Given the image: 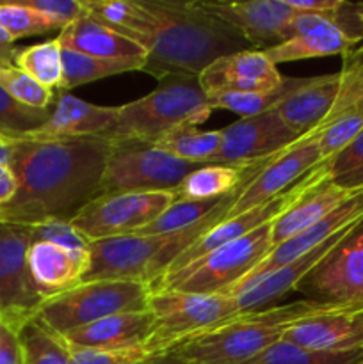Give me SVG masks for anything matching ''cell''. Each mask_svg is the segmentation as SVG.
Listing matches in <instances>:
<instances>
[{
  "instance_id": "obj_1",
  "label": "cell",
  "mask_w": 363,
  "mask_h": 364,
  "mask_svg": "<svg viewBox=\"0 0 363 364\" xmlns=\"http://www.w3.org/2000/svg\"><path fill=\"white\" fill-rule=\"evenodd\" d=\"M9 167L18 192L0 206V223L34 226L71 220L100 194L109 142L102 137L31 141L13 139Z\"/></svg>"
},
{
  "instance_id": "obj_2",
  "label": "cell",
  "mask_w": 363,
  "mask_h": 364,
  "mask_svg": "<svg viewBox=\"0 0 363 364\" xmlns=\"http://www.w3.org/2000/svg\"><path fill=\"white\" fill-rule=\"evenodd\" d=\"M141 4L155 18L142 71L157 80L199 77L219 57L248 50L249 45L237 31L206 13L199 2L141 0Z\"/></svg>"
},
{
  "instance_id": "obj_3",
  "label": "cell",
  "mask_w": 363,
  "mask_h": 364,
  "mask_svg": "<svg viewBox=\"0 0 363 364\" xmlns=\"http://www.w3.org/2000/svg\"><path fill=\"white\" fill-rule=\"evenodd\" d=\"M337 302L302 299L281 306H269L258 311L238 315L219 323L167 354L189 364H248L281 341L295 323L330 311Z\"/></svg>"
},
{
  "instance_id": "obj_4",
  "label": "cell",
  "mask_w": 363,
  "mask_h": 364,
  "mask_svg": "<svg viewBox=\"0 0 363 364\" xmlns=\"http://www.w3.org/2000/svg\"><path fill=\"white\" fill-rule=\"evenodd\" d=\"M241 188L228 194L209 217L187 230L166 235H128L93 242L89 244V270L82 283L110 279L152 284L196 238L224 219Z\"/></svg>"
},
{
  "instance_id": "obj_5",
  "label": "cell",
  "mask_w": 363,
  "mask_h": 364,
  "mask_svg": "<svg viewBox=\"0 0 363 364\" xmlns=\"http://www.w3.org/2000/svg\"><path fill=\"white\" fill-rule=\"evenodd\" d=\"M212 112L198 77H166L152 92L117 107L116 123L102 139L153 146L177 128L205 123Z\"/></svg>"
},
{
  "instance_id": "obj_6",
  "label": "cell",
  "mask_w": 363,
  "mask_h": 364,
  "mask_svg": "<svg viewBox=\"0 0 363 364\" xmlns=\"http://www.w3.org/2000/svg\"><path fill=\"white\" fill-rule=\"evenodd\" d=\"M273 223L214 249L182 269L167 270L149 284V290L226 295L273 251Z\"/></svg>"
},
{
  "instance_id": "obj_7",
  "label": "cell",
  "mask_w": 363,
  "mask_h": 364,
  "mask_svg": "<svg viewBox=\"0 0 363 364\" xmlns=\"http://www.w3.org/2000/svg\"><path fill=\"white\" fill-rule=\"evenodd\" d=\"M149 295V284L139 281H88L46 299L34 318L63 336L107 316L148 311Z\"/></svg>"
},
{
  "instance_id": "obj_8",
  "label": "cell",
  "mask_w": 363,
  "mask_h": 364,
  "mask_svg": "<svg viewBox=\"0 0 363 364\" xmlns=\"http://www.w3.org/2000/svg\"><path fill=\"white\" fill-rule=\"evenodd\" d=\"M148 311L153 315L152 336L144 345L149 355L167 354L184 341L238 316L231 295L178 290L152 291Z\"/></svg>"
},
{
  "instance_id": "obj_9",
  "label": "cell",
  "mask_w": 363,
  "mask_h": 364,
  "mask_svg": "<svg viewBox=\"0 0 363 364\" xmlns=\"http://www.w3.org/2000/svg\"><path fill=\"white\" fill-rule=\"evenodd\" d=\"M198 167L201 166L174 159L152 144L116 142L109 144L98 196L177 191Z\"/></svg>"
},
{
  "instance_id": "obj_10",
  "label": "cell",
  "mask_w": 363,
  "mask_h": 364,
  "mask_svg": "<svg viewBox=\"0 0 363 364\" xmlns=\"http://www.w3.org/2000/svg\"><path fill=\"white\" fill-rule=\"evenodd\" d=\"M177 199L174 191L102 194L89 201L70 224L89 244L128 237L148 226Z\"/></svg>"
},
{
  "instance_id": "obj_11",
  "label": "cell",
  "mask_w": 363,
  "mask_h": 364,
  "mask_svg": "<svg viewBox=\"0 0 363 364\" xmlns=\"http://www.w3.org/2000/svg\"><path fill=\"white\" fill-rule=\"evenodd\" d=\"M319 137L320 127H317L315 130L299 137L287 149L267 160L262 169L238 191L224 219L265 205L320 166L324 160L320 155Z\"/></svg>"
},
{
  "instance_id": "obj_12",
  "label": "cell",
  "mask_w": 363,
  "mask_h": 364,
  "mask_svg": "<svg viewBox=\"0 0 363 364\" xmlns=\"http://www.w3.org/2000/svg\"><path fill=\"white\" fill-rule=\"evenodd\" d=\"M28 226L0 223V318L21 329L45 302L27 269Z\"/></svg>"
},
{
  "instance_id": "obj_13",
  "label": "cell",
  "mask_w": 363,
  "mask_h": 364,
  "mask_svg": "<svg viewBox=\"0 0 363 364\" xmlns=\"http://www.w3.org/2000/svg\"><path fill=\"white\" fill-rule=\"evenodd\" d=\"M326 174V164L322 162L320 166H317L315 169L310 171L302 180H299L298 183L292 185L287 192H283V194L278 196V198L270 199L265 205L248 210V212L241 213V215L223 219L221 223H217L216 226L206 230L201 237L196 238V240L192 242V244L189 245L173 263H171V267L167 270L182 269V267L189 265V263H192L194 259L209 255L214 249L223 247V245L230 244V242L238 240V238L253 233L255 230L262 228L263 224L273 223V220L276 219V217H280L285 210H288L295 201H299L313 185L319 183Z\"/></svg>"
},
{
  "instance_id": "obj_14",
  "label": "cell",
  "mask_w": 363,
  "mask_h": 364,
  "mask_svg": "<svg viewBox=\"0 0 363 364\" xmlns=\"http://www.w3.org/2000/svg\"><path fill=\"white\" fill-rule=\"evenodd\" d=\"M338 14L327 16L294 11V16L285 27L283 39L263 52L276 66L315 57L344 55L363 36L351 34L340 23Z\"/></svg>"
},
{
  "instance_id": "obj_15",
  "label": "cell",
  "mask_w": 363,
  "mask_h": 364,
  "mask_svg": "<svg viewBox=\"0 0 363 364\" xmlns=\"http://www.w3.org/2000/svg\"><path fill=\"white\" fill-rule=\"evenodd\" d=\"M310 301L363 302V220L299 284Z\"/></svg>"
},
{
  "instance_id": "obj_16",
  "label": "cell",
  "mask_w": 363,
  "mask_h": 364,
  "mask_svg": "<svg viewBox=\"0 0 363 364\" xmlns=\"http://www.w3.org/2000/svg\"><path fill=\"white\" fill-rule=\"evenodd\" d=\"M340 89L335 105L320 124V155L330 160L363 130V38L344 53Z\"/></svg>"
},
{
  "instance_id": "obj_17",
  "label": "cell",
  "mask_w": 363,
  "mask_h": 364,
  "mask_svg": "<svg viewBox=\"0 0 363 364\" xmlns=\"http://www.w3.org/2000/svg\"><path fill=\"white\" fill-rule=\"evenodd\" d=\"M298 139V135L288 130L273 110L258 116L241 117L223 128V146L214 164L249 166L260 160L273 159Z\"/></svg>"
},
{
  "instance_id": "obj_18",
  "label": "cell",
  "mask_w": 363,
  "mask_h": 364,
  "mask_svg": "<svg viewBox=\"0 0 363 364\" xmlns=\"http://www.w3.org/2000/svg\"><path fill=\"white\" fill-rule=\"evenodd\" d=\"M363 220V191L356 192L352 198H349L347 201L342 203L338 208H335L333 212L327 213L324 219H320L319 223H315L313 226H310L308 230L301 231L295 237L288 238L287 242L280 244L278 247H274L269 255L265 256L263 262H260L241 283L235 284L226 295H233L235 291L241 290V288L248 287L253 281L260 279L265 274L278 270L280 267L287 265L292 259H295L298 256L305 255V252L312 251L317 245L324 244V242L331 240V238L338 237L342 233H347L352 228L358 226Z\"/></svg>"
},
{
  "instance_id": "obj_19",
  "label": "cell",
  "mask_w": 363,
  "mask_h": 364,
  "mask_svg": "<svg viewBox=\"0 0 363 364\" xmlns=\"http://www.w3.org/2000/svg\"><path fill=\"white\" fill-rule=\"evenodd\" d=\"M281 340L315 352L363 348V302H337L330 311L295 323Z\"/></svg>"
},
{
  "instance_id": "obj_20",
  "label": "cell",
  "mask_w": 363,
  "mask_h": 364,
  "mask_svg": "<svg viewBox=\"0 0 363 364\" xmlns=\"http://www.w3.org/2000/svg\"><path fill=\"white\" fill-rule=\"evenodd\" d=\"M199 6L237 31L249 46L265 50L283 39V32L294 11L285 0H246V2H216L199 0Z\"/></svg>"
},
{
  "instance_id": "obj_21",
  "label": "cell",
  "mask_w": 363,
  "mask_h": 364,
  "mask_svg": "<svg viewBox=\"0 0 363 364\" xmlns=\"http://www.w3.org/2000/svg\"><path fill=\"white\" fill-rule=\"evenodd\" d=\"M206 96L216 92H267L285 80L263 50H241L214 60L198 77Z\"/></svg>"
},
{
  "instance_id": "obj_22",
  "label": "cell",
  "mask_w": 363,
  "mask_h": 364,
  "mask_svg": "<svg viewBox=\"0 0 363 364\" xmlns=\"http://www.w3.org/2000/svg\"><path fill=\"white\" fill-rule=\"evenodd\" d=\"M117 107H103L77 98L70 92H59L50 116L38 130L20 139L31 141H64V139L103 137L114 127Z\"/></svg>"
},
{
  "instance_id": "obj_23",
  "label": "cell",
  "mask_w": 363,
  "mask_h": 364,
  "mask_svg": "<svg viewBox=\"0 0 363 364\" xmlns=\"http://www.w3.org/2000/svg\"><path fill=\"white\" fill-rule=\"evenodd\" d=\"M340 89V71L320 77L295 78V84L273 109L288 130L298 137L324 123Z\"/></svg>"
},
{
  "instance_id": "obj_24",
  "label": "cell",
  "mask_w": 363,
  "mask_h": 364,
  "mask_svg": "<svg viewBox=\"0 0 363 364\" xmlns=\"http://www.w3.org/2000/svg\"><path fill=\"white\" fill-rule=\"evenodd\" d=\"M89 262V249L73 251L52 242H32L27 251L28 274L45 301L80 284Z\"/></svg>"
},
{
  "instance_id": "obj_25",
  "label": "cell",
  "mask_w": 363,
  "mask_h": 364,
  "mask_svg": "<svg viewBox=\"0 0 363 364\" xmlns=\"http://www.w3.org/2000/svg\"><path fill=\"white\" fill-rule=\"evenodd\" d=\"M153 331V315L149 311L121 313L96 320L89 326L78 327L63 334L68 345L103 350L144 347Z\"/></svg>"
},
{
  "instance_id": "obj_26",
  "label": "cell",
  "mask_w": 363,
  "mask_h": 364,
  "mask_svg": "<svg viewBox=\"0 0 363 364\" xmlns=\"http://www.w3.org/2000/svg\"><path fill=\"white\" fill-rule=\"evenodd\" d=\"M57 41L63 50H73L100 59H146L148 55L144 46L100 23L88 13L60 28Z\"/></svg>"
},
{
  "instance_id": "obj_27",
  "label": "cell",
  "mask_w": 363,
  "mask_h": 364,
  "mask_svg": "<svg viewBox=\"0 0 363 364\" xmlns=\"http://www.w3.org/2000/svg\"><path fill=\"white\" fill-rule=\"evenodd\" d=\"M359 191H345L326 176L273 223V249L308 230Z\"/></svg>"
},
{
  "instance_id": "obj_28",
  "label": "cell",
  "mask_w": 363,
  "mask_h": 364,
  "mask_svg": "<svg viewBox=\"0 0 363 364\" xmlns=\"http://www.w3.org/2000/svg\"><path fill=\"white\" fill-rule=\"evenodd\" d=\"M269 159L249 166H226V164H206L192 171L177 187V198L185 201H205L217 199L235 192L248 183Z\"/></svg>"
},
{
  "instance_id": "obj_29",
  "label": "cell",
  "mask_w": 363,
  "mask_h": 364,
  "mask_svg": "<svg viewBox=\"0 0 363 364\" xmlns=\"http://www.w3.org/2000/svg\"><path fill=\"white\" fill-rule=\"evenodd\" d=\"M85 13L112 31L134 39L146 48L149 36L155 31V18L141 4L130 0H82ZM148 52V50H146Z\"/></svg>"
},
{
  "instance_id": "obj_30",
  "label": "cell",
  "mask_w": 363,
  "mask_h": 364,
  "mask_svg": "<svg viewBox=\"0 0 363 364\" xmlns=\"http://www.w3.org/2000/svg\"><path fill=\"white\" fill-rule=\"evenodd\" d=\"M144 63L146 59H100L73 50H63V82L59 92H68L70 89L100 78L114 77L128 71H142Z\"/></svg>"
},
{
  "instance_id": "obj_31",
  "label": "cell",
  "mask_w": 363,
  "mask_h": 364,
  "mask_svg": "<svg viewBox=\"0 0 363 364\" xmlns=\"http://www.w3.org/2000/svg\"><path fill=\"white\" fill-rule=\"evenodd\" d=\"M153 146L184 162L206 166L214 164L223 146V128L199 132L194 127H180L164 135Z\"/></svg>"
},
{
  "instance_id": "obj_32",
  "label": "cell",
  "mask_w": 363,
  "mask_h": 364,
  "mask_svg": "<svg viewBox=\"0 0 363 364\" xmlns=\"http://www.w3.org/2000/svg\"><path fill=\"white\" fill-rule=\"evenodd\" d=\"M11 63L45 87L59 91L63 82V48L57 38L13 50Z\"/></svg>"
},
{
  "instance_id": "obj_33",
  "label": "cell",
  "mask_w": 363,
  "mask_h": 364,
  "mask_svg": "<svg viewBox=\"0 0 363 364\" xmlns=\"http://www.w3.org/2000/svg\"><path fill=\"white\" fill-rule=\"evenodd\" d=\"M20 343L23 364H70L66 341L34 316L21 326Z\"/></svg>"
},
{
  "instance_id": "obj_34",
  "label": "cell",
  "mask_w": 363,
  "mask_h": 364,
  "mask_svg": "<svg viewBox=\"0 0 363 364\" xmlns=\"http://www.w3.org/2000/svg\"><path fill=\"white\" fill-rule=\"evenodd\" d=\"M295 78L285 77V80L276 89L267 92H216V95L206 96V102L212 107V110L224 109L230 112L238 114L241 117L258 116V114L273 110L281 100L287 96V92L294 87Z\"/></svg>"
},
{
  "instance_id": "obj_35",
  "label": "cell",
  "mask_w": 363,
  "mask_h": 364,
  "mask_svg": "<svg viewBox=\"0 0 363 364\" xmlns=\"http://www.w3.org/2000/svg\"><path fill=\"white\" fill-rule=\"evenodd\" d=\"M226 196L217 199H205V201H185V199H177V201L171 203L155 220H152L148 226H144L135 235H166L187 230V228L194 226V224L201 223L205 217H209L210 212H214V210L223 203V199L226 198Z\"/></svg>"
},
{
  "instance_id": "obj_36",
  "label": "cell",
  "mask_w": 363,
  "mask_h": 364,
  "mask_svg": "<svg viewBox=\"0 0 363 364\" xmlns=\"http://www.w3.org/2000/svg\"><path fill=\"white\" fill-rule=\"evenodd\" d=\"M363 348L347 352H315L278 341L248 364H362Z\"/></svg>"
},
{
  "instance_id": "obj_37",
  "label": "cell",
  "mask_w": 363,
  "mask_h": 364,
  "mask_svg": "<svg viewBox=\"0 0 363 364\" xmlns=\"http://www.w3.org/2000/svg\"><path fill=\"white\" fill-rule=\"evenodd\" d=\"M0 87L20 105L28 109L48 110L56 92L45 87L25 71L18 70L11 59H0Z\"/></svg>"
},
{
  "instance_id": "obj_38",
  "label": "cell",
  "mask_w": 363,
  "mask_h": 364,
  "mask_svg": "<svg viewBox=\"0 0 363 364\" xmlns=\"http://www.w3.org/2000/svg\"><path fill=\"white\" fill-rule=\"evenodd\" d=\"M324 164L335 185L345 191H363V130Z\"/></svg>"
},
{
  "instance_id": "obj_39",
  "label": "cell",
  "mask_w": 363,
  "mask_h": 364,
  "mask_svg": "<svg viewBox=\"0 0 363 364\" xmlns=\"http://www.w3.org/2000/svg\"><path fill=\"white\" fill-rule=\"evenodd\" d=\"M50 116V110L28 109L14 102L0 87V135L6 139H20L38 130Z\"/></svg>"
},
{
  "instance_id": "obj_40",
  "label": "cell",
  "mask_w": 363,
  "mask_h": 364,
  "mask_svg": "<svg viewBox=\"0 0 363 364\" xmlns=\"http://www.w3.org/2000/svg\"><path fill=\"white\" fill-rule=\"evenodd\" d=\"M0 25L14 41L27 36L46 34L57 28L48 18L23 2H0Z\"/></svg>"
},
{
  "instance_id": "obj_41",
  "label": "cell",
  "mask_w": 363,
  "mask_h": 364,
  "mask_svg": "<svg viewBox=\"0 0 363 364\" xmlns=\"http://www.w3.org/2000/svg\"><path fill=\"white\" fill-rule=\"evenodd\" d=\"M68 350H70V364H144L149 358H153L146 352L144 347L103 350V348H84L68 345Z\"/></svg>"
},
{
  "instance_id": "obj_42",
  "label": "cell",
  "mask_w": 363,
  "mask_h": 364,
  "mask_svg": "<svg viewBox=\"0 0 363 364\" xmlns=\"http://www.w3.org/2000/svg\"><path fill=\"white\" fill-rule=\"evenodd\" d=\"M32 242H52L73 251L89 249V242L75 230L70 220H46V223L28 226Z\"/></svg>"
},
{
  "instance_id": "obj_43",
  "label": "cell",
  "mask_w": 363,
  "mask_h": 364,
  "mask_svg": "<svg viewBox=\"0 0 363 364\" xmlns=\"http://www.w3.org/2000/svg\"><path fill=\"white\" fill-rule=\"evenodd\" d=\"M25 6L48 18L57 28H64L85 14L80 0H23Z\"/></svg>"
},
{
  "instance_id": "obj_44",
  "label": "cell",
  "mask_w": 363,
  "mask_h": 364,
  "mask_svg": "<svg viewBox=\"0 0 363 364\" xmlns=\"http://www.w3.org/2000/svg\"><path fill=\"white\" fill-rule=\"evenodd\" d=\"M0 364H23L20 331L0 318Z\"/></svg>"
},
{
  "instance_id": "obj_45",
  "label": "cell",
  "mask_w": 363,
  "mask_h": 364,
  "mask_svg": "<svg viewBox=\"0 0 363 364\" xmlns=\"http://www.w3.org/2000/svg\"><path fill=\"white\" fill-rule=\"evenodd\" d=\"M285 4L295 13L327 14V16H335L345 6L342 0H285Z\"/></svg>"
},
{
  "instance_id": "obj_46",
  "label": "cell",
  "mask_w": 363,
  "mask_h": 364,
  "mask_svg": "<svg viewBox=\"0 0 363 364\" xmlns=\"http://www.w3.org/2000/svg\"><path fill=\"white\" fill-rule=\"evenodd\" d=\"M16 192H18V180L9 167V169L2 174V178H0V206L13 201Z\"/></svg>"
},
{
  "instance_id": "obj_47",
  "label": "cell",
  "mask_w": 363,
  "mask_h": 364,
  "mask_svg": "<svg viewBox=\"0 0 363 364\" xmlns=\"http://www.w3.org/2000/svg\"><path fill=\"white\" fill-rule=\"evenodd\" d=\"M14 39L7 34L6 28L0 25V57H9L13 53Z\"/></svg>"
},
{
  "instance_id": "obj_48",
  "label": "cell",
  "mask_w": 363,
  "mask_h": 364,
  "mask_svg": "<svg viewBox=\"0 0 363 364\" xmlns=\"http://www.w3.org/2000/svg\"><path fill=\"white\" fill-rule=\"evenodd\" d=\"M13 146H14L13 139H6V137L0 139V164L9 166L11 155H13Z\"/></svg>"
},
{
  "instance_id": "obj_49",
  "label": "cell",
  "mask_w": 363,
  "mask_h": 364,
  "mask_svg": "<svg viewBox=\"0 0 363 364\" xmlns=\"http://www.w3.org/2000/svg\"><path fill=\"white\" fill-rule=\"evenodd\" d=\"M144 364H189V363L180 361V359H177L171 354H160V355H153V358H149Z\"/></svg>"
},
{
  "instance_id": "obj_50",
  "label": "cell",
  "mask_w": 363,
  "mask_h": 364,
  "mask_svg": "<svg viewBox=\"0 0 363 364\" xmlns=\"http://www.w3.org/2000/svg\"><path fill=\"white\" fill-rule=\"evenodd\" d=\"M356 9H358V11H356V18H358L359 23L363 25V6L362 7H356Z\"/></svg>"
},
{
  "instance_id": "obj_51",
  "label": "cell",
  "mask_w": 363,
  "mask_h": 364,
  "mask_svg": "<svg viewBox=\"0 0 363 364\" xmlns=\"http://www.w3.org/2000/svg\"><path fill=\"white\" fill-rule=\"evenodd\" d=\"M7 169H9V166H6V164H0V178H2V174L6 173Z\"/></svg>"
},
{
  "instance_id": "obj_52",
  "label": "cell",
  "mask_w": 363,
  "mask_h": 364,
  "mask_svg": "<svg viewBox=\"0 0 363 364\" xmlns=\"http://www.w3.org/2000/svg\"><path fill=\"white\" fill-rule=\"evenodd\" d=\"M0 139H2V135H0Z\"/></svg>"
},
{
  "instance_id": "obj_53",
  "label": "cell",
  "mask_w": 363,
  "mask_h": 364,
  "mask_svg": "<svg viewBox=\"0 0 363 364\" xmlns=\"http://www.w3.org/2000/svg\"><path fill=\"white\" fill-rule=\"evenodd\" d=\"M362 364H363V363H362Z\"/></svg>"
}]
</instances>
